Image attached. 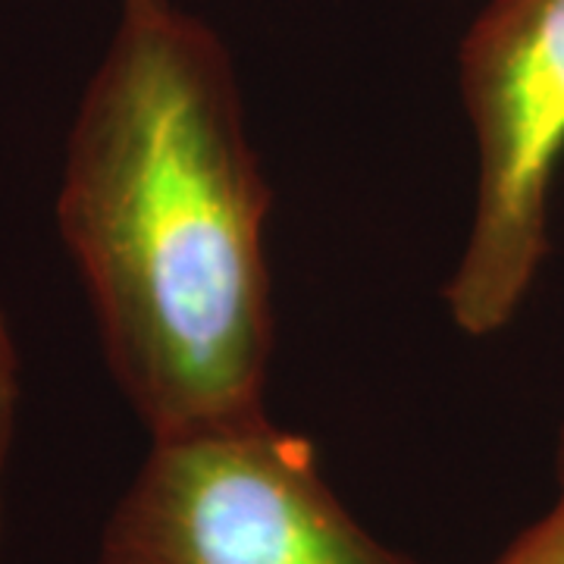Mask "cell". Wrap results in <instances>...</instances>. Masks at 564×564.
I'll return each instance as SVG.
<instances>
[{
    "mask_svg": "<svg viewBox=\"0 0 564 564\" xmlns=\"http://www.w3.org/2000/svg\"><path fill=\"white\" fill-rule=\"evenodd\" d=\"M66 135L57 229L151 440L267 411L270 185L220 35L120 0Z\"/></svg>",
    "mask_w": 564,
    "mask_h": 564,
    "instance_id": "obj_1",
    "label": "cell"
},
{
    "mask_svg": "<svg viewBox=\"0 0 564 564\" xmlns=\"http://www.w3.org/2000/svg\"><path fill=\"white\" fill-rule=\"evenodd\" d=\"M95 564H421L377 540L323 477L314 445L263 411L158 436Z\"/></svg>",
    "mask_w": 564,
    "mask_h": 564,
    "instance_id": "obj_2",
    "label": "cell"
},
{
    "mask_svg": "<svg viewBox=\"0 0 564 564\" xmlns=\"http://www.w3.org/2000/svg\"><path fill=\"white\" fill-rule=\"evenodd\" d=\"M477 182L464 248L443 285L470 339L508 329L549 258L564 161V0H489L462 44Z\"/></svg>",
    "mask_w": 564,
    "mask_h": 564,
    "instance_id": "obj_3",
    "label": "cell"
},
{
    "mask_svg": "<svg viewBox=\"0 0 564 564\" xmlns=\"http://www.w3.org/2000/svg\"><path fill=\"white\" fill-rule=\"evenodd\" d=\"M489 564H564V426L555 448V499Z\"/></svg>",
    "mask_w": 564,
    "mask_h": 564,
    "instance_id": "obj_4",
    "label": "cell"
},
{
    "mask_svg": "<svg viewBox=\"0 0 564 564\" xmlns=\"http://www.w3.org/2000/svg\"><path fill=\"white\" fill-rule=\"evenodd\" d=\"M22 380H20V351L10 321L0 307V518H3V477L10 464V448L17 436V417H20Z\"/></svg>",
    "mask_w": 564,
    "mask_h": 564,
    "instance_id": "obj_5",
    "label": "cell"
}]
</instances>
